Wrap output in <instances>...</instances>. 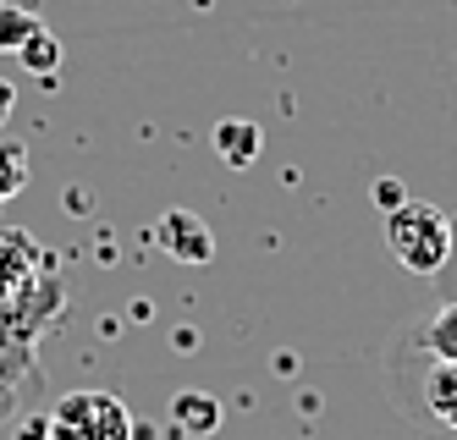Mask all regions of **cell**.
I'll list each match as a JSON object with an SVG mask.
<instances>
[{"instance_id":"1","label":"cell","mask_w":457,"mask_h":440,"mask_svg":"<svg viewBox=\"0 0 457 440\" xmlns=\"http://www.w3.org/2000/svg\"><path fill=\"white\" fill-rule=\"evenodd\" d=\"M386 248L408 276H441L452 264V248H457L452 215L408 193L397 210H386Z\"/></svg>"},{"instance_id":"2","label":"cell","mask_w":457,"mask_h":440,"mask_svg":"<svg viewBox=\"0 0 457 440\" xmlns=\"http://www.w3.org/2000/svg\"><path fill=\"white\" fill-rule=\"evenodd\" d=\"M45 440H133V413L111 391H72L45 413Z\"/></svg>"},{"instance_id":"3","label":"cell","mask_w":457,"mask_h":440,"mask_svg":"<svg viewBox=\"0 0 457 440\" xmlns=\"http://www.w3.org/2000/svg\"><path fill=\"white\" fill-rule=\"evenodd\" d=\"M149 237H154V248L166 259H177V264H210L215 259V231H210L204 215H193V210H166Z\"/></svg>"},{"instance_id":"4","label":"cell","mask_w":457,"mask_h":440,"mask_svg":"<svg viewBox=\"0 0 457 440\" xmlns=\"http://www.w3.org/2000/svg\"><path fill=\"white\" fill-rule=\"evenodd\" d=\"M259 144H265V132H259L248 116L215 121V154H220V165H232V171H248V165L259 160Z\"/></svg>"},{"instance_id":"5","label":"cell","mask_w":457,"mask_h":440,"mask_svg":"<svg viewBox=\"0 0 457 440\" xmlns=\"http://www.w3.org/2000/svg\"><path fill=\"white\" fill-rule=\"evenodd\" d=\"M171 424L182 435H193V440H204V435L220 429V402L210 391H177L171 396Z\"/></svg>"},{"instance_id":"6","label":"cell","mask_w":457,"mask_h":440,"mask_svg":"<svg viewBox=\"0 0 457 440\" xmlns=\"http://www.w3.org/2000/svg\"><path fill=\"white\" fill-rule=\"evenodd\" d=\"M424 408L446 429H457V363H436L430 375H424Z\"/></svg>"},{"instance_id":"7","label":"cell","mask_w":457,"mask_h":440,"mask_svg":"<svg viewBox=\"0 0 457 440\" xmlns=\"http://www.w3.org/2000/svg\"><path fill=\"white\" fill-rule=\"evenodd\" d=\"M17 61H22V72H34V78H55V72H61V39L39 22V28L17 45Z\"/></svg>"},{"instance_id":"8","label":"cell","mask_w":457,"mask_h":440,"mask_svg":"<svg viewBox=\"0 0 457 440\" xmlns=\"http://www.w3.org/2000/svg\"><path fill=\"white\" fill-rule=\"evenodd\" d=\"M39 248H34V237L28 231H0V297H6L12 286H22V276H28V259H34Z\"/></svg>"},{"instance_id":"9","label":"cell","mask_w":457,"mask_h":440,"mask_svg":"<svg viewBox=\"0 0 457 440\" xmlns=\"http://www.w3.org/2000/svg\"><path fill=\"white\" fill-rule=\"evenodd\" d=\"M424 347H430L436 363H457V303H441V309L424 320Z\"/></svg>"},{"instance_id":"10","label":"cell","mask_w":457,"mask_h":440,"mask_svg":"<svg viewBox=\"0 0 457 440\" xmlns=\"http://www.w3.org/2000/svg\"><path fill=\"white\" fill-rule=\"evenodd\" d=\"M22 187H28V149L0 132V204H6V198H17Z\"/></svg>"},{"instance_id":"11","label":"cell","mask_w":457,"mask_h":440,"mask_svg":"<svg viewBox=\"0 0 457 440\" xmlns=\"http://www.w3.org/2000/svg\"><path fill=\"white\" fill-rule=\"evenodd\" d=\"M34 28H39V12H17V6H6V0H0V50L17 55V45H22Z\"/></svg>"},{"instance_id":"12","label":"cell","mask_w":457,"mask_h":440,"mask_svg":"<svg viewBox=\"0 0 457 440\" xmlns=\"http://www.w3.org/2000/svg\"><path fill=\"white\" fill-rule=\"evenodd\" d=\"M403 198H408V187H403L397 177H380V182H375V204H380V215H386V210H397Z\"/></svg>"},{"instance_id":"13","label":"cell","mask_w":457,"mask_h":440,"mask_svg":"<svg viewBox=\"0 0 457 440\" xmlns=\"http://www.w3.org/2000/svg\"><path fill=\"white\" fill-rule=\"evenodd\" d=\"M12 105H17V88H12L6 78H0V127H6V121H12Z\"/></svg>"},{"instance_id":"14","label":"cell","mask_w":457,"mask_h":440,"mask_svg":"<svg viewBox=\"0 0 457 440\" xmlns=\"http://www.w3.org/2000/svg\"><path fill=\"white\" fill-rule=\"evenodd\" d=\"M22 440H45V413H39V419H28V424H22Z\"/></svg>"}]
</instances>
